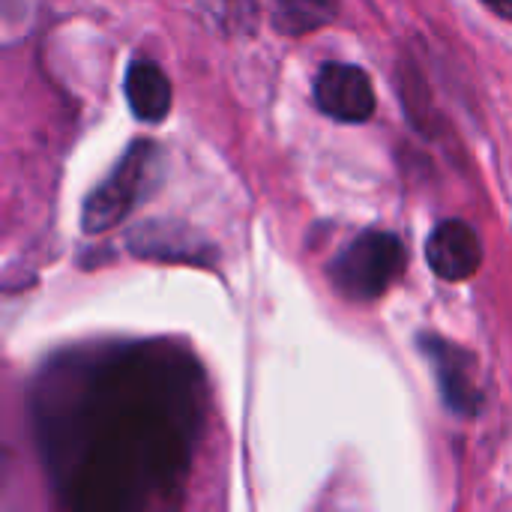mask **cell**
<instances>
[{
	"label": "cell",
	"instance_id": "52a82bcc",
	"mask_svg": "<svg viewBox=\"0 0 512 512\" xmlns=\"http://www.w3.org/2000/svg\"><path fill=\"white\" fill-rule=\"evenodd\" d=\"M126 99L138 120L159 123L171 111V81L153 60H135L126 69Z\"/></svg>",
	"mask_w": 512,
	"mask_h": 512
},
{
	"label": "cell",
	"instance_id": "7a4b0ae2",
	"mask_svg": "<svg viewBox=\"0 0 512 512\" xmlns=\"http://www.w3.org/2000/svg\"><path fill=\"white\" fill-rule=\"evenodd\" d=\"M408 267V252L396 234L366 231L360 234L330 267L333 285L351 300L381 297Z\"/></svg>",
	"mask_w": 512,
	"mask_h": 512
},
{
	"label": "cell",
	"instance_id": "8992f818",
	"mask_svg": "<svg viewBox=\"0 0 512 512\" xmlns=\"http://www.w3.org/2000/svg\"><path fill=\"white\" fill-rule=\"evenodd\" d=\"M426 261L435 276L447 282H462L471 279L480 264H483V243L477 231L462 222V219H447L441 222L426 243Z\"/></svg>",
	"mask_w": 512,
	"mask_h": 512
},
{
	"label": "cell",
	"instance_id": "3957f363",
	"mask_svg": "<svg viewBox=\"0 0 512 512\" xmlns=\"http://www.w3.org/2000/svg\"><path fill=\"white\" fill-rule=\"evenodd\" d=\"M153 159H156V147L150 141H135L123 153V159L117 162L111 177L102 186H96V192L84 204L81 225L87 234H102L129 216V210L141 198V189L147 183Z\"/></svg>",
	"mask_w": 512,
	"mask_h": 512
},
{
	"label": "cell",
	"instance_id": "6da1fadb",
	"mask_svg": "<svg viewBox=\"0 0 512 512\" xmlns=\"http://www.w3.org/2000/svg\"><path fill=\"white\" fill-rule=\"evenodd\" d=\"M198 366L165 345L63 360L39 387L51 474L75 512H171L204 423Z\"/></svg>",
	"mask_w": 512,
	"mask_h": 512
},
{
	"label": "cell",
	"instance_id": "ba28073f",
	"mask_svg": "<svg viewBox=\"0 0 512 512\" xmlns=\"http://www.w3.org/2000/svg\"><path fill=\"white\" fill-rule=\"evenodd\" d=\"M336 15L333 3H312V0H288L273 6V24L288 36H303L309 30L324 27Z\"/></svg>",
	"mask_w": 512,
	"mask_h": 512
},
{
	"label": "cell",
	"instance_id": "5b68a950",
	"mask_svg": "<svg viewBox=\"0 0 512 512\" xmlns=\"http://www.w3.org/2000/svg\"><path fill=\"white\" fill-rule=\"evenodd\" d=\"M420 348L435 369L444 405L459 417H474L483 405V390L477 384V369L471 354H465L459 345L441 336H426Z\"/></svg>",
	"mask_w": 512,
	"mask_h": 512
},
{
	"label": "cell",
	"instance_id": "277c9868",
	"mask_svg": "<svg viewBox=\"0 0 512 512\" xmlns=\"http://www.w3.org/2000/svg\"><path fill=\"white\" fill-rule=\"evenodd\" d=\"M315 105L342 123H366L375 114L372 78L351 63H324L315 75Z\"/></svg>",
	"mask_w": 512,
	"mask_h": 512
}]
</instances>
